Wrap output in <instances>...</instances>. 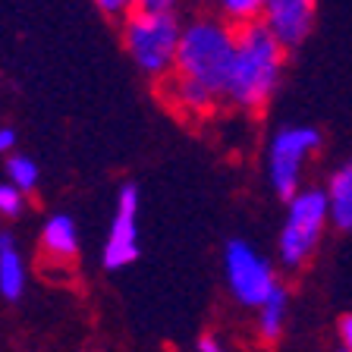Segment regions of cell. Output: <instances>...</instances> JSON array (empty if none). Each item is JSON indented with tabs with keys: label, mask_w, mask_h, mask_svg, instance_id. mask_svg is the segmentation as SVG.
<instances>
[{
	"label": "cell",
	"mask_w": 352,
	"mask_h": 352,
	"mask_svg": "<svg viewBox=\"0 0 352 352\" xmlns=\"http://www.w3.org/2000/svg\"><path fill=\"white\" fill-rule=\"evenodd\" d=\"M283 66H286V47L261 19L236 25V60L223 98L233 107L258 113L277 95L280 79H283Z\"/></svg>",
	"instance_id": "cell-1"
},
{
	"label": "cell",
	"mask_w": 352,
	"mask_h": 352,
	"mask_svg": "<svg viewBox=\"0 0 352 352\" xmlns=\"http://www.w3.org/2000/svg\"><path fill=\"white\" fill-rule=\"evenodd\" d=\"M236 60V25L220 13L192 16L183 25L179 54H176V73L192 76L214 88L220 98L227 95L230 73Z\"/></svg>",
	"instance_id": "cell-2"
},
{
	"label": "cell",
	"mask_w": 352,
	"mask_h": 352,
	"mask_svg": "<svg viewBox=\"0 0 352 352\" xmlns=\"http://www.w3.org/2000/svg\"><path fill=\"white\" fill-rule=\"evenodd\" d=\"M179 38H183V22L176 19V13H148L135 7L123 16L126 51L142 73L154 82L176 73Z\"/></svg>",
	"instance_id": "cell-3"
},
{
	"label": "cell",
	"mask_w": 352,
	"mask_h": 352,
	"mask_svg": "<svg viewBox=\"0 0 352 352\" xmlns=\"http://www.w3.org/2000/svg\"><path fill=\"white\" fill-rule=\"evenodd\" d=\"M330 223L327 189H299L286 201V220L277 239V255L286 271H299L315 255L324 227Z\"/></svg>",
	"instance_id": "cell-4"
},
{
	"label": "cell",
	"mask_w": 352,
	"mask_h": 352,
	"mask_svg": "<svg viewBox=\"0 0 352 352\" xmlns=\"http://www.w3.org/2000/svg\"><path fill=\"white\" fill-rule=\"evenodd\" d=\"M315 126H283L267 142V183L280 201H289L302 189V170L321 148Z\"/></svg>",
	"instance_id": "cell-5"
},
{
	"label": "cell",
	"mask_w": 352,
	"mask_h": 352,
	"mask_svg": "<svg viewBox=\"0 0 352 352\" xmlns=\"http://www.w3.org/2000/svg\"><path fill=\"white\" fill-rule=\"evenodd\" d=\"M223 280L233 299L245 308H261L277 289L274 264L245 239H230L223 249Z\"/></svg>",
	"instance_id": "cell-6"
},
{
	"label": "cell",
	"mask_w": 352,
	"mask_h": 352,
	"mask_svg": "<svg viewBox=\"0 0 352 352\" xmlns=\"http://www.w3.org/2000/svg\"><path fill=\"white\" fill-rule=\"evenodd\" d=\"M139 258V189L126 183L117 195V211L104 242V267L120 271Z\"/></svg>",
	"instance_id": "cell-7"
},
{
	"label": "cell",
	"mask_w": 352,
	"mask_h": 352,
	"mask_svg": "<svg viewBox=\"0 0 352 352\" xmlns=\"http://www.w3.org/2000/svg\"><path fill=\"white\" fill-rule=\"evenodd\" d=\"M261 22L280 38L286 51H293L311 35L315 25V0H267Z\"/></svg>",
	"instance_id": "cell-8"
},
{
	"label": "cell",
	"mask_w": 352,
	"mask_h": 352,
	"mask_svg": "<svg viewBox=\"0 0 352 352\" xmlns=\"http://www.w3.org/2000/svg\"><path fill=\"white\" fill-rule=\"evenodd\" d=\"M161 98L173 113L186 120H201L208 113H214L220 95L214 88H208L205 82L192 79V76L183 73H170L167 79H161Z\"/></svg>",
	"instance_id": "cell-9"
},
{
	"label": "cell",
	"mask_w": 352,
	"mask_h": 352,
	"mask_svg": "<svg viewBox=\"0 0 352 352\" xmlns=\"http://www.w3.org/2000/svg\"><path fill=\"white\" fill-rule=\"evenodd\" d=\"M41 252L47 261L73 264L79 255V230L69 214H54L41 227Z\"/></svg>",
	"instance_id": "cell-10"
},
{
	"label": "cell",
	"mask_w": 352,
	"mask_h": 352,
	"mask_svg": "<svg viewBox=\"0 0 352 352\" xmlns=\"http://www.w3.org/2000/svg\"><path fill=\"white\" fill-rule=\"evenodd\" d=\"M330 201V223L343 233H352V157L333 170L327 183Z\"/></svg>",
	"instance_id": "cell-11"
},
{
	"label": "cell",
	"mask_w": 352,
	"mask_h": 352,
	"mask_svg": "<svg viewBox=\"0 0 352 352\" xmlns=\"http://www.w3.org/2000/svg\"><path fill=\"white\" fill-rule=\"evenodd\" d=\"M25 289V261L10 233H0V296L16 302Z\"/></svg>",
	"instance_id": "cell-12"
},
{
	"label": "cell",
	"mask_w": 352,
	"mask_h": 352,
	"mask_svg": "<svg viewBox=\"0 0 352 352\" xmlns=\"http://www.w3.org/2000/svg\"><path fill=\"white\" fill-rule=\"evenodd\" d=\"M286 311H289V293H286V286H277V289L267 296V302L258 308V333H261V340L274 343V340L283 333Z\"/></svg>",
	"instance_id": "cell-13"
},
{
	"label": "cell",
	"mask_w": 352,
	"mask_h": 352,
	"mask_svg": "<svg viewBox=\"0 0 352 352\" xmlns=\"http://www.w3.org/2000/svg\"><path fill=\"white\" fill-rule=\"evenodd\" d=\"M267 0H214V7L223 19H230L233 25H245V22H258L264 13Z\"/></svg>",
	"instance_id": "cell-14"
},
{
	"label": "cell",
	"mask_w": 352,
	"mask_h": 352,
	"mask_svg": "<svg viewBox=\"0 0 352 352\" xmlns=\"http://www.w3.org/2000/svg\"><path fill=\"white\" fill-rule=\"evenodd\" d=\"M7 176H10V183H16L25 195L29 192H35L38 186V167L32 157H25V154H13L7 161Z\"/></svg>",
	"instance_id": "cell-15"
},
{
	"label": "cell",
	"mask_w": 352,
	"mask_h": 352,
	"mask_svg": "<svg viewBox=\"0 0 352 352\" xmlns=\"http://www.w3.org/2000/svg\"><path fill=\"white\" fill-rule=\"evenodd\" d=\"M25 208V192L16 183H0V214L3 217H19Z\"/></svg>",
	"instance_id": "cell-16"
},
{
	"label": "cell",
	"mask_w": 352,
	"mask_h": 352,
	"mask_svg": "<svg viewBox=\"0 0 352 352\" xmlns=\"http://www.w3.org/2000/svg\"><path fill=\"white\" fill-rule=\"evenodd\" d=\"M98 10L107 16H126L135 10V0H95Z\"/></svg>",
	"instance_id": "cell-17"
},
{
	"label": "cell",
	"mask_w": 352,
	"mask_h": 352,
	"mask_svg": "<svg viewBox=\"0 0 352 352\" xmlns=\"http://www.w3.org/2000/svg\"><path fill=\"white\" fill-rule=\"evenodd\" d=\"M135 7L148 10V13H176L179 0H135Z\"/></svg>",
	"instance_id": "cell-18"
},
{
	"label": "cell",
	"mask_w": 352,
	"mask_h": 352,
	"mask_svg": "<svg viewBox=\"0 0 352 352\" xmlns=\"http://www.w3.org/2000/svg\"><path fill=\"white\" fill-rule=\"evenodd\" d=\"M13 148H16V129L3 126V129H0V154H10Z\"/></svg>",
	"instance_id": "cell-19"
},
{
	"label": "cell",
	"mask_w": 352,
	"mask_h": 352,
	"mask_svg": "<svg viewBox=\"0 0 352 352\" xmlns=\"http://www.w3.org/2000/svg\"><path fill=\"white\" fill-rule=\"evenodd\" d=\"M340 340H343L346 349H352V315L340 318Z\"/></svg>",
	"instance_id": "cell-20"
},
{
	"label": "cell",
	"mask_w": 352,
	"mask_h": 352,
	"mask_svg": "<svg viewBox=\"0 0 352 352\" xmlns=\"http://www.w3.org/2000/svg\"><path fill=\"white\" fill-rule=\"evenodd\" d=\"M198 352H227V349H223V346H220L214 337H201V340H198Z\"/></svg>",
	"instance_id": "cell-21"
},
{
	"label": "cell",
	"mask_w": 352,
	"mask_h": 352,
	"mask_svg": "<svg viewBox=\"0 0 352 352\" xmlns=\"http://www.w3.org/2000/svg\"><path fill=\"white\" fill-rule=\"evenodd\" d=\"M340 352H352V349H346V346H343V349H340Z\"/></svg>",
	"instance_id": "cell-22"
}]
</instances>
